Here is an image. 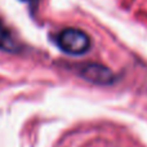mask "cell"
Wrapping results in <instances>:
<instances>
[{"mask_svg":"<svg viewBox=\"0 0 147 147\" xmlns=\"http://www.w3.org/2000/svg\"><path fill=\"white\" fill-rule=\"evenodd\" d=\"M56 41L58 48L70 56H83L90 49V38L83 30L75 27L61 30Z\"/></svg>","mask_w":147,"mask_h":147,"instance_id":"cell-1","label":"cell"},{"mask_svg":"<svg viewBox=\"0 0 147 147\" xmlns=\"http://www.w3.org/2000/svg\"><path fill=\"white\" fill-rule=\"evenodd\" d=\"M80 76L86 81L97 85H110L116 80V75L109 69L99 63H86L80 67Z\"/></svg>","mask_w":147,"mask_h":147,"instance_id":"cell-2","label":"cell"},{"mask_svg":"<svg viewBox=\"0 0 147 147\" xmlns=\"http://www.w3.org/2000/svg\"><path fill=\"white\" fill-rule=\"evenodd\" d=\"M0 51L8 53H17L20 51V44L13 36L12 31L0 20Z\"/></svg>","mask_w":147,"mask_h":147,"instance_id":"cell-3","label":"cell"},{"mask_svg":"<svg viewBox=\"0 0 147 147\" xmlns=\"http://www.w3.org/2000/svg\"><path fill=\"white\" fill-rule=\"evenodd\" d=\"M21 1H26V3H32V1H36V0H21Z\"/></svg>","mask_w":147,"mask_h":147,"instance_id":"cell-4","label":"cell"}]
</instances>
